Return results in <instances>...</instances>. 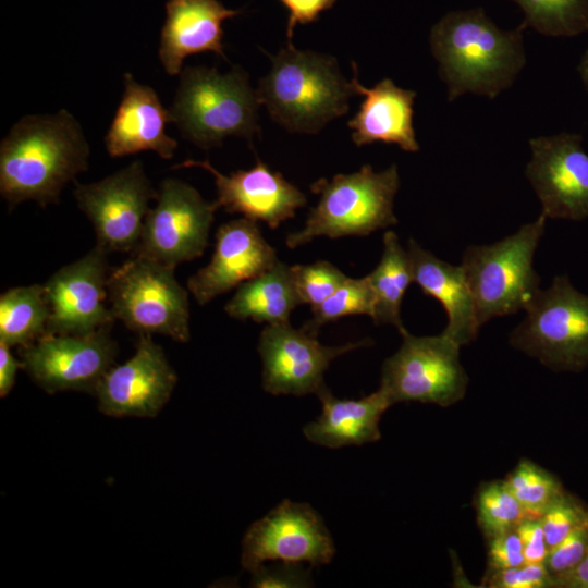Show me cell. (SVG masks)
<instances>
[{"label": "cell", "mask_w": 588, "mask_h": 588, "mask_svg": "<svg viewBox=\"0 0 588 588\" xmlns=\"http://www.w3.org/2000/svg\"><path fill=\"white\" fill-rule=\"evenodd\" d=\"M89 145L65 109L21 118L0 144V193L9 206L58 203L65 185L86 171Z\"/></svg>", "instance_id": "6da1fadb"}, {"label": "cell", "mask_w": 588, "mask_h": 588, "mask_svg": "<svg viewBox=\"0 0 588 588\" xmlns=\"http://www.w3.org/2000/svg\"><path fill=\"white\" fill-rule=\"evenodd\" d=\"M522 23L513 30L499 28L480 9L450 12L430 32V47L448 99L465 93L493 99L507 89L526 63Z\"/></svg>", "instance_id": "7a4b0ae2"}, {"label": "cell", "mask_w": 588, "mask_h": 588, "mask_svg": "<svg viewBox=\"0 0 588 588\" xmlns=\"http://www.w3.org/2000/svg\"><path fill=\"white\" fill-rule=\"evenodd\" d=\"M270 59L256 95L273 121L290 132L316 134L347 113L357 93L335 58L289 45Z\"/></svg>", "instance_id": "3957f363"}, {"label": "cell", "mask_w": 588, "mask_h": 588, "mask_svg": "<svg viewBox=\"0 0 588 588\" xmlns=\"http://www.w3.org/2000/svg\"><path fill=\"white\" fill-rule=\"evenodd\" d=\"M170 108L171 122L194 145L209 149L231 136L250 139L258 131V98L248 74L234 66H185Z\"/></svg>", "instance_id": "277c9868"}, {"label": "cell", "mask_w": 588, "mask_h": 588, "mask_svg": "<svg viewBox=\"0 0 588 588\" xmlns=\"http://www.w3.org/2000/svg\"><path fill=\"white\" fill-rule=\"evenodd\" d=\"M399 187L396 164L380 172L366 164L350 174L317 180L310 189L318 201L304 228L286 236V246L293 249L320 236H365L395 225L393 207Z\"/></svg>", "instance_id": "5b68a950"}, {"label": "cell", "mask_w": 588, "mask_h": 588, "mask_svg": "<svg viewBox=\"0 0 588 588\" xmlns=\"http://www.w3.org/2000/svg\"><path fill=\"white\" fill-rule=\"evenodd\" d=\"M542 213L515 233L488 245H470L462 268L473 293L477 318L482 326L492 318L526 310L540 289L534 256L543 235Z\"/></svg>", "instance_id": "8992f818"}, {"label": "cell", "mask_w": 588, "mask_h": 588, "mask_svg": "<svg viewBox=\"0 0 588 588\" xmlns=\"http://www.w3.org/2000/svg\"><path fill=\"white\" fill-rule=\"evenodd\" d=\"M108 302L115 320L137 334H162L188 342L189 303L174 269L149 258L131 255L110 270Z\"/></svg>", "instance_id": "52a82bcc"}, {"label": "cell", "mask_w": 588, "mask_h": 588, "mask_svg": "<svg viewBox=\"0 0 588 588\" xmlns=\"http://www.w3.org/2000/svg\"><path fill=\"white\" fill-rule=\"evenodd\" d=\"M510 334L511 345L556 371L588 365V295L567 275L554 277L527 307Z\"/></svg>", "instance_id": "ba28073f"}, {"label": "cell", "mask_w": 588, "mask_h": 588, "mask_svg": "<svg viewBox=\"0 0 588 588\" xmlns=\"http://www.w3.org/2000/svg\"><path fill=\"white\" fill-rule=\"evenodd\" d=\"M400 348L381 368L380 388L392 404L431 403L442 407L461 401L468 376L460 360L461 346L444 335L416 336L401 333Z\"/></svg>", "instance_id": "9c48e42d"}, {"label": "cell", "mask_w": 588, "mask_h": 588, "mask_svg": "<svg viewBox=\"0 0 588 588\" xmlns=\"http://www.w3.org/2000/svg\"><path fill=\"white\" fill-rule=\"evenodd\" d=\"M136 248L131 253L175 269L203 255L218 209L189 184L166 179L157 191Z\"/></svg>", "instance_id": "30bf717a"}, {"label": "cell", "mask_w": 588, "mask_h": 588, "mask_svg": "<svg viewBox=\"0 0 588 588\" xmlns=\"http://www.w3.org/2000/svg\"><path fill=\"white\" fill-rule=\"evenodd\" d=\"M74 196L94 226L96 244L108 252L132 253L157 191L136 160L100 181L76 183Z\"/></svg>", "instance_id": "8fae6325"}, {"label": "cell", "mask_w": 588, "mask_h": 588, "mask_svg": "<svg viewBox=\"0 0 588 588\" xmlns=\"http://www.w3.org/2000/svg\"><path fill=\"white\" fill-rule=\"evenodd\" d=\"M110 329L86 334H45L20 347L21 366L47 393H95L118 352Z\"/></svg>", "instance_id": "7c38bea8"}, {"label": "cell", "mask_w": 588, "mask_h": 588, "mask_svg": "<svg viewBox=\"0 0 588 588\" xmlns=\"http://www.w3.org/2000/svg\"><path fill=\"white\" fill-rule=\"evenodd\" d=\"M335 552L321 516L308 504L283 500L253 523L242 541L241 563L253 572L268 561L326 565Z\"/></svg>", "instance_id": "4fadbf2b"}, {"label": "cell", "mask_w": 588, "mask_h": 588, "mask_svg": "<svg viewBox=\"0 0 588 588\" xmlns=\"http://www.w3.org/2000/svg\"><path fill=\"white\" fill-rule=\"evenodd\" d=\"M305 328L289 322L267 324L260 333L258 353L262 360V387L268 393L302 396L326 387L323 375L339 356L371 344L369 339L339 346L321 344Z\"/></svg>", "instance_id": "5bb4252c"}, {"label": "cell", "mask_w": 588, "mask_h": 588, "mask_svg": "<svg viewBox=\"0 0 588 588\" xmlns=\"http://www.w3.org/2000/svg\"><path fill=\"white\" fill-rule=\"evenodd\" d=\"M108 253L96 244L46 281L47 334H86L112 326L115 318L107 304Z\"/></svg>", "instance_id": "9a60e30c"}, {"label": "cell", "mask_w": 588, "mask_h": 588, "mask_svg": "<svg viewBox=\"0 0 588 588\" xmlns=\"http://www.w3.org/2000/svg\"><path fill=\"white\" fill-rule=\"evenodd\" d=\"M526 176L547 218H588V155L577 134L562 133L529 140Z\"/></svg>", "instance_id": "2e32d148"}, {"label": "cell", "mask_w": 588, "mask_h": 588, "mask_svg": "<svg viewBox=\"0 0 588 588\" xmlns=\"http://www.w3.org/2000/svg\"><path fill=\"white\" fill-rule=\"evenodd\" d=\"M176 382L162 347L150 334H138L133 356L113 365L94 394L99 411L107 416L151 418L168 403Z\"/></svg>", "instance_id": "e0dca14e"}, {"label": "cell", "mask_w": 588, "mask_h": 588, "mask_svg": "<svg viewBox=\"0 0 588 588\" xmlns=\"http://www.w3.org/2000/svg\"><path fill=\"white\" fill-rule=\"evenodd\" d=\"M278 261L257 222L234 219L218 228L211 259L187 280V291L199 305H206Z\"/></svg>", "instance_id": "ac0fdd59"}, {"label": "cell", "mask_w": 588, "mask_h": 588, "mask_svg": "<svg viewBox=\"0 0 588 588\" xmlns=\"http://www.w3.org/2000/svg\"><path fill=\"white\" fill-rule=\"evenodd\" d=\"M192 167L201 168L213 176L218 208L241 213L255 222L262 221L271 229L293 218L307 203L304 193L260 160L249 170H237L229 175L220 173L208 160L187 159L173 168Z\"/></svg>", "instance_id": "d6986e66"}, {"label": "cell", "mask_w": 588, "mask_h": 588, "mask_svg": "<svg viewBox=\"0 0 588 588\" xmlns=\"http://www.w3.org/2000/svg\"><path fill=\"white\" fill-rule=\"evenodd\" d=\"M166 13L158 53L167 74L174 76L195 53L210 51L226 60L223 23L243 11L228 9L218 0H168Z\"/></svg>", "instance_id": "ffe728a7"}, {"label": "cell", "mask_w": 588, "mask_h": 588, "mask_svg": "<svg viewBox=\"0 0 588 588\" xmlns=\"http://www.w3.org/2000/svg\"><path fill=\"white\" fill-rule=\"evenodd\" d=\"M169 122L170 110L162 106L155 89L125 73L122 99L105 137L109 156L150 150L162 159H172L177 142L166 133Z\"/></svg>", "instance_id": "44dd1931"}, {"label": "cell", "mask_w": 588, "mask_h": 588, "mask_svg": "<svg viewBox=\"0 0 588 588\" xmlns=\"http://www.w3.org/2000/svg\"><path fill=\"white\" fill-rule=\"evenodd\" d=\"M352 84L357 95H364L356 114L347 122L352 140L358 147L383 142L395 144L402 150L417 152L419 144L413 126L416 93L404 89L390 78H384L371 88L358 81V72L352 62Z\"/></svg>", "instance_id": "7402d4cb"}, {"label": "cell", "mask_w": 588, "mask_h": 588, "mask_svg": "<svg viewBox=\"0 0 588 588\" xmlns=\"http://www.w3.org/2000/svg\"><path fill=\"white\" fill-rule=\"evenodd\" d=\"M406 249L413 282L425 295L437 299L448 315V324L442 333L461 347L475 341L481 326L462 266L438 258L413 238H409Z\"/></svg>", "instance_id": "603a6c76"}, {"label": "cell", "mask_w": 588, "mask_h": 588, "mask_svg": "<svg viewBox=\"0 0 588 588\" xmlns=\"http://www.w3.org/2000/svg\"><path fill=\"white\" fill-rule=\"evenodd\" d=\"M317 396L321 401V414L304 427L303 433L308 441L330 449L378 441L380 419L393 405L380 387L358 400L338 399L327 387Z\"/></svg>", "instance_id": "cb8c5ba5"}, {"label": "cell", "mask_w": 588, "mask_h": 588, "mask_svg": "<svg viewBox=\"0 0 588 588\" xmlns=\"http://www.w3.org/2000/svg\"><path fill=\"white\" fill-rule=\"evenodd\" d=\"M299 304L291 266L279 260L270 269L238 285L224 310L237 320L274 324L289 322L291 313Z\"/></svg>", "instance_id": "d4e9b609"}, {"label": "cell", "mask_w": 588, "mask_h": 588, "mask_svg": "<svg viewBox=\"0 0 588 588\" xmlns=\"http://www.w3.org/2000/svg\"><path fill=\"white\" fill-rule=\"evenodd\" d=\"M368 279L375 296L373 322L391 324L404 332L401 306L413 277L407 249L393 231L384 233L380 261Z\"/></svg>", "instance_id": "484cf974"}, {"label": "cell", "mask_w": 588, "mask_h": 588, "mask_svg": "<svg viewBox=\"0 0 588 588\" xmlns=\"http://www.w3.org/2000/svg\"><path fill=\"white\" fill-rule=\"evenodd\" d=\"M49 318L44 284L9 289L0 296V342L23 347L47 334Z\"/></svg>", "instance_id": "4316f807"}, {"label": "cell", "mask_w": 588, "mask_h": 588, "mask_svg": "<svg viewBox=\"0 0 588 588\" xmlns=\"http://www.w3.org/2000/svg\"><path fill=\"white\" fill-rule=\"evenodd\" d=\"M525 14L524 24L549 36L588 30V0H512Z\"/></svg>", "instance_id": "83f0119b"}, {"label": "cell", "mask_w": 588, "mask_h": 588, "mask_svg": "<svg viewBox=\"0 0 588 588\" xmlns=\"http://www.w3.org/2000/svg\"><path fill=\"white\" fill-rule=\"evenodd\" d=\"M504 482L527 518H540L565 493L556 478L530 461H520Z\"/></svg>", "instance_id": "f1b7e54d"}, {"label": "cell", "mask_w": 588, "mask_h": 588, "mask_svg": "<svg viewBox=\"0 0 588 588\" xmlns=\"http://www.w3.org/2000/svg\"><path fill=\"white\" fill-rule=\"evenodd\" d=\"M373 310L375 296L368 275L358 279L347 277L333 294L311 309L313 318L304 328L318 333L321 326L346 316L367 315L372 318Z\"/></svg>", "instance_id": "f546056e"}, {"label": "cell", "mask_w": 588, "mask_h": 588, "mask_svg": "<svg viewBox=\"0 0 588 588\" xmlns=\"http://www.w3.org/2000/svg\"><path fill=\"white\" fill-rule=\"evenodd\" d=\"M476 505L478 524L488 539L515 529L527 518L504 480L483 485L479 489Z\"/></svg>", "instance_id": "4dcf8cb0"}, {"label": "cell", "mask_w": 588, "mask_h": 588, "mask_svg": "<svg viewBox=\"0 0 588 588\" xmlns=\"http://www.w3.org/2000/svg\"><path fill=\"white\" fill-rule=\"evenodd\" d=\"M293 281L302 304L311 309L333 294L347 279L338 267L326 260L291 266Z\"/></svg>", "instance_id": "1f68e13d"}, {"label": "cell", "mask_w": 588, "mask_h": 588, "mask_svg": "<svg viewBox=\"0 0 588 588\" xmlns=\"http://www.w3.org/2000/svg\"><path fill=\"white\" fill-rule=\"evenodd\" d=\"M587 519L584 506L564 493L540 517L549 550Z\"/></svg>", "instance_id": "d6a6232c"}, {"label": "cell", "mask_w": 588, "mask_h": 588, "mask_svg": "<svg viewBox=\"0 0 588 588\" xmlns=\"http://www.w3.org/2000/svg\"><path fill=\"white\" fill-rule=\"evenodd\" d=\"M588 553V519L549 550L544 565L553 576L578 565Z\"/></svg>", "instance_id": "836d02e7"}, {"label": "cell", "mask_w": 588, "mask_h": 588, "mask_svg": "<svg viewBox=\"0 0 588 588\" xmlns=\"http://www.w3.org/2000/svg\"><path fill=\"white\" fill-rule=\"evenodd\" d=\"M250 586L256 588H305L313 586L310 568L301 563L262 564L253 572Z\"/></svg>", "instance_id": "e575fe53"}, {"label": "cell", "mask_w": 588, "mask_h": 588, "mask_svg": "<svg viewBox=\"0 0 588 588\" xmlns=\"http://www.w3.org/2000/svg\"><path fill=\"white\" fill-rule=\"evenodd\" d=\"M487 586L491 588H546L553 587V579L544 563H525L517 567L491 571Z\"/></svg>", "instance_id": "d590c367"}, {"label": "cell", "mask_w": 588, "mask_h": 588, "mask_svg": "<svg viewBox=\"0 0 588 588\" xmlns=\"http://www.w3.org/2000/svg\"><path fill=\"white\" fill-rule=\"evenodd\" d=\"M488 564L491 571L525 564L523 546L516 528L489 538Z\"/></svg>", "instance_id": "8d00e7d4"}, {"label": "cell", "mask_w": 588, "mask_h": 588, "mask_svg": "<svg viewBox=\"0 0 588 588\" xmlns=\"http://www.w3.org/2000/svg\"><path fill=\"white\" fill-rule=\"evenodd\" d=\"M289 12L286 37L289 45L296 25L316 22L323 11L330 10L336 0H278Z\"/></svg>", "instance_id": "74e56055"}, {"label": "cell", "mask_w": 588, "mask_h": 588, "mask_svg": "<svg viewBox=\"0 0 588 588\" xmlns=\"http://www.w3.org/2000/svg\"><path fill=\"white\" fill-rule=\"evenodd\" d=\"M516 531L523 546L525 563H544L549 548L540 518H525Z\"/></svg>", "instance_id": "f35d334b"}, {"label": "cell", "mask_w": 588, "mask_h": 588, "mask_svg": "<svg viewBox=\"0 0 588 588\" xmlns=\"http://www.w3.org/2000/svg\"><path fill=\"white\" fill-rule=\"evenodd\" d=\"M21 366L11 352V346L0 342V396H7L15 384L16 373Z\"/></svg>", "instance_id": "ab89813d"}, {"label": "cell", "mask_w": 588, "mask_h": 588, "mask_svg": "<svg viewBox=\"0 0 588 588\" xmlns=\"http://www.w3.org/2000/svg\"><path fill=\"white\" fill-rule=\"evenodd\" d=\"M553 587L588 588V553L574 568L553 576Z\"/></svg>", "instance_id": "60d3db41"}, {"label": "cell", "mask_w": 588, "mask_h": 588, "mask_svg": "<svg viewBox=\"0 0 588 588\" xmlns=\"http://www.w3.org/2000/svg\"><path fill=\"white\" fill-rule=\"evenodd\" d=\"M579 72H580V75H581V78L584 81V84L588 90V49L587 51L585 52L583 59H581V62L579 64Z\"/></svg>", "instance_id": "b9f144b4"}]
</instances>
